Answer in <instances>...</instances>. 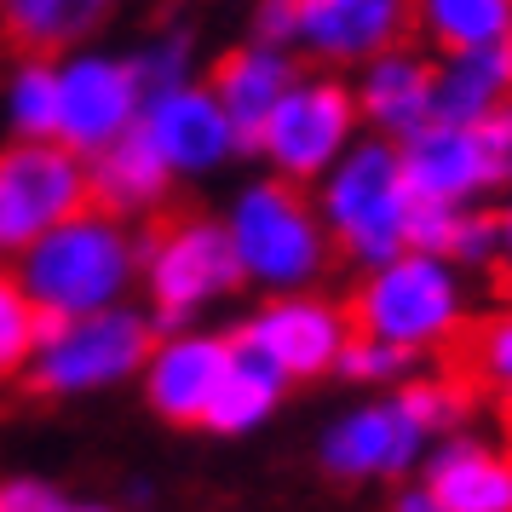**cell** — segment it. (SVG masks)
Returning a JSON list of instances; mask_svg holds the SVG:
<instances>
[{
	"label": "cell",
	"instance_id": "obj_1",
	"mask_svg": "<svg viewBox=\"0 0 512 512\" xmlns=\"http://www.w3.org/2000/svg\"><path fill=\"white\" fill-rule=\"evenodd\" d=\"M466 323L472 317H466L461 265L426 248H403L386 265H374L369 282L351 294L357 334H380L409 351H449Z\"/></svg>",
	"mask_w": 512,
	"mask_h": 512
},
{
	"label": "cell",
	"instance_id": "obj_2",
	"mask_svg": "<svg viewBox=\"0 0 512 512\" xmlns=\"http://www.w3.org/2000/svg\"><path fill=\"white\" fill-rule=\"evenodd\" d=\"M409 213L415 190L403 179V144L386 133L351 139L346 156L323 173V225L369 271L409 248Z\"/></svg>",
	"mask_w": 512,
	"mask_h": 512
},
{
	"label": "cell",
	"instance_id": "obj_3",
	"mask_svg": "<svg viewBox=\"0 0 512 512\" xmlns=\"http://www.w3.org/2000/svg\"><path fill=\"white\" fill-rule=\"evenodd\" d=\"M127 277H133V242L104 213L75 208L70 219H58L47 236H35L24 248V288L41 311H58V317L116 305Z\"/></svg>",
	"mask_w": 512,
	"mask_h": 512
},
{
	"label": "cell",
	"instance_id": "obj_4",
	"mask_svg": "<svg viewBox=\"0 0 512 512\" xmlns=\"http://www.w3.org/2000/svg\"><path fill=\"white\" fill-rule=\"evenodd\" d=\"M231 248L242 277L259 282V288H277V294H294L305 282L323 277L328 265V225L311 213L294 179H259L236 196L231 208Z\"/></svg>",
	"mask_w": 512,
	"mask_h": 512
},
{
	"label": "cell",
	"instance_id": "obj_5",
	"mask_svg": "<svg viewBox=\"0 0 512 512\" xmlns=\"http://www.w3.org/2000/svg\"><path fill=\"white\" fill-rule=\"evenodd\" d=\"M150 363V323L139 311L98 305L81 317L41 311V346H35V380L47 392H98Z\"/></svg>",
	"mask_w": 512,
	"mask_h": 512
},
{
	"label": "cell",
	"instance_id": "obj_6",
	"mask_svg": "<svg viewBox=\"0 0 512 512\" xmlns=\"http://www.w3.org/2000/svg\"><path fill=\"white\" fill-rule=\"evenodd\" d=\"M357 93L334 75H311V81H294L282 104L271 110L265 133H259V150L265 162L277 167L282 179H323L328 167L346 156V144L357 139Z\"/></svg>",
	"mask_w": 512,
	"mask_h": 512
},
{
	"label": "cell",
	"instance_id": "obj_7",
	"mask_svg": "<svg viewBox=\"0 0 512 512\" xmlns=\"http://www.w3.org/2000/svg\"><path fill=\"white\" fill-rule=\"evenodd\" d=\"M87 167L81 150L64 139H24L0 156V248L24 254L35 236H47L58 219H70L87 202Z\"/></svg>",
	"mask_w": 512,
	"mask_h": 512
},
{
	"label": "cell",
	"instance_id": "obj_8",
	"mask_svg": "<svg viewBox=\"0 0 512 512\" xmlns=\"http://www.w3.org/2000/svg\"><path fill=\"white\" fill-rule=\"evenodd\" d=\"M144 259H150V294H156V323L179 328L190 311L213 305L219 294H231L242 282V265H236L231 231L225 225H208V219H179L167 225L162 236L144 242Z\"/></svg>",
	"mask_w": 512,
	"mask_h": 512
},
{
	"label": "cell",
	"instance_id": "obj_9",
	"mask_svg": "<svg viewBox=\"0 0 512 512\" xmlns=\"http://www.w3.org/2000/svg\"><path fill=\"white\" fill-rule=\"evenodd\" d=\"M139 116H144V87L133 64L98 58V52H81L70 64H58V139L70 150L98 156Z\"/></svg>",
	"mask_w": 512,
	"mask_h": 512
},
{
	"label": "cell",
	"instance_id": "obj_10",
	"mask_svg": "<svg viewBox=\"0 0 512 512\" xmlns=\"http://www.w3.org/2000/svg\"><path fill=\"white\" fill-rule=\"evenodd\" d=\"M426 426H420L403 397L369 403V409H351L346 420H334L323 438V472L340 484H369V478H403L415 472L420 449H426Z\"/></svg>",
	"mask_w": 512,
	"mask_h": 512
},
{
	"label": "cell",
	"instance_id": "obj_11",
	"mask_svg": "<svg viewBox=\"0 0 512 512\" xmlns=\"http://www.w3.org/2000/svg\"><path fill=\"white\" fill-rule=\"evenodd\" d=\"M139 121H144V133L156 139V150L167 156L173 173H213L219 162H231V150H242L213 87L179 81L167 93H150Z\"/></svg>",
	"mask_w": 512,
	"mask_h": 512
},
{
	"label": "cell",
	"instance_id": "obj_12",
	"mask_svg": "<svg viewBox=\"0 0 512 512\" xmlns=\"http://www.w3.org/2000/svg\"><path fill=\"white\" fill-rule=\"evenodd\" d=\"M346 334H351V317H340L328 300H311L300 288L282 294V300H271L254 323L242 328V340L265 351L288 380H311V374L334 369Z\"/></svg>",
	"mask_w": 512,
	"mask_h": 512
},
{
	"label": "cell",
	"instance_id": "obj_13",
	"mask_svg": "<svg viewBox=\"0 0 512 512\" xmlns=\"http://www.w3.org/2000/svg\"><path fill=\"white\" fill-rule=\"evenodd\" d=\"M403 179L415 190V202H443V208H466L472 196H484L495 185L478 127L438 116L403 139Z\"/></svg>",
	"mask_w": 512,
	"mask_h": 512
},
{
	"label": "cell",
	"instance_id": "obj_14",
	"mask_svg": "<svg viewBox=\"0 0 512 512\" xmlns=\"http://www.w3.org/2000/svg\"><path fill=\"white\" fill-rule=\"evenodd\" d=\"M415 24V0H300V41L328 64H369L374 52L403 41Z\"/></svg>",
	"mask_w": 512,
	"mask_h": 512
},
{
	"label": "cell",
	"instance_id": "obj_15",
	"mask_svg": "<svg viewBox=\"0 0 512 512\" xmlns=\"http://www.w3.org/2000/svg\"><path fill=\"white\" fill-rule=\"evenodd\" d=\"M231 351V340H213V334H173L167 346H156L150 351V409L173 426H196L231 369Z\"/></svg>",
	"mask_w": 512,
	"mask_h": 512
},
{
	"label": "cell",
	"instance_id": "obj_16",
	"mask_svg": "<svg viewBox=\"0 0 512 512\" xmlns=\"http://www.w3.org/2000/svg\"><path fill=\"white\" fill-rule=\"evenodd\" d=\"M357 110L374 133L403 144L409 133H420L432 121V64L403 47L374 52L363 81H357Z\"/></svg>",
	"mask_w": 512,
	"mask_h": 512
},
{
	"label": "cell",
	"instance_id": "obj_17",
	"mask_svg": "<svg viewBox=\"0 0 512 512\" xmlns=\"http://www.w3.org/2000/svg\"><path fill=\"white\" fill-rule=\"evenodd\" d=\"M294 81H300V75H294V64H288V52L271 47V41L231 52V58L213 70V93H219V104H225V116H231L242 150H259L265 121H271V110L282 104V93H288Z\"/></svg>",
	"mask_w": 512,
	"mask_h": 512
},
{
	"label": "cell",
	"instance_id": "obj_18",
	"mask_svg": "<svg viewBox=\"0 0 512 512\" xmlns=\"http://www.w3.org/2000/svg\"><path fill=\"white\" fill-rule=\"evenodd\" d=\"M501 98H512V35L466 52H443V64L432 70V116L438 121L478 127Z\"/></svg>",
	"mask_w": 512,
	"mask_h": 512
},
{
	"label": "cell",
	"instance_id": "obj_19",
	"mask_svg": "<svg viewBox=\"0 0 512 512\" xmlns=\"http://www.w3.org/2000/svg\"><path fill=\"white\" fill-rule=\"evenodd\" d=\"M426 489L438 512H512V455L455 438L426 461Z\"/></svg>",
	"mask_w": 512,
	"mask_h": 512
},
{
	"label": "cell",
	"instance_id": "obj_20",
	"mask_svg": "<svg viewBox=\"0 0 512 512\" xmlns=\"http://www.w3.org/2000/svg\"><path fill=\"white\" fill-rule=\"evenodd\" d=\"M93 196L104 202V208L116 213H144L156 208L167 196V179H173V167H167V156L156 150V139L144 133V121H133L121 139H110L104 150H98L93 162Z\"/></svg>",
	"mask_w": 512,
	"mask_h": 512
},
{
	"label": "cell",
	"instance_id": "obj_21",
	"mask_svg": "<svg viewBox=\"0 0 512 512\" xmlns=\"http://www.w3.org/2000/svg\"><path fill=\"white\" fill-rule=\"evenodd\" d=\"M282 386H288V374H282L259 346L236 340L231 369H225V380H219V392H213L202 426H208V432H219V438H242V432H254V426H265V420H271Z\"/></svg>",
	"mask_w": 512,
	"mask_h": 512
},
{
	"label": "cell",
	"instance_id": "obj_22",
	"mask_svg": "<svg viewBox=\"0 0 512 512\" xmlns=\"http://www.w3.org/2000/svg\"><path fill=\"white\" fill-rule=\"evenodd\" d=\"M415 24L438 52H466L512 35V0H415Z\"/></svg>",
	"mask_w": 512,
	"mask_h": 512
},
{
	"label": "cell",
	"instance_id": "obj_23",
	"mask_svg": "<svg viewBox=\"0 0 512 512\" xmlns=\"http://www.w3.org/2000/svg\"><path fill=\"white\" fill-rule=\"evenodd\" d=\"M455 369L472 374L478 386H495V392H512V305L501 311H489L478 323L461 328V340H455Z\"/></svg>",
	"mask_w": 512,
	"mask_h": 512
},
{
	"label": "cell",
	"instance_id": "obj_24",
	"mask_svg": "<svg viewBox=\"0 0 512 512\" xmlns=\"http://www.w3.org/2000/svg\"><path fill=\"white\" fill-rule=\"evenodd\" d=\"M478 380L461 369H443V374H426V380H409L403 386V409L426 426V432H449V426H461L466 415H472V403H478Z\"/></svg>",
	"mask_w": 512,
	"mask_h": 512
},
{
	"label": "cell",
	"instance_id": "obj_25",
	"mask_svg": "<svg viewBox=\"0 0 512 512\" xmlns=\"http://www.w3.org/2000/svg\"><path fill=\"white\" fill-rule=\"evenodd\" d=\"M98 6L104 0H6V24L29 47H52V41H70L75 29L93 24Z\"/></svg>",
	"mask_w": 512,
	"mask_h": 512
},
{
	"label": "cell",
	"instance_id": "obj_26",
	"mask_svg": "<svg viewBox=\"0 0 512 512\" xmlns=\"http://www.w3.org/2000/svg\"><path fill=\"white\" fill-rule=\"evenodd\" d=\"M6 110L24 139H58V64H24L12 75Z\"/></svg>",
	"mask_w": 512,
	"mask_h": 512
},
{
	"label": "cell",
	"instance_id": "obj_27",
	"mask_svg": "<svg viewBox=\"0 0 512 512\" xmlns=\"http://www.w3.org/2000/svg\"><path fill=\"white\" fill-rule=\"evenodd\" d=\"M41 346V305L24 288V277H0V374L24 369Z\"/></svg>",
	"mask_w": 512,
	"mask_h": 512
},
{
	"label": "cell",
	"instance_id": "obj_28",
	"mask_svg": "<svg viewBox=\"0 0 512 512\" xmlns=\"http://www.w3.org/2000/svg\"><path fill=\"white\" fill-rule=\"evenodd\" d=\"M415 357H420V351L392 346V340H380V334H357V328H351L334 369L346 374V380H403Z\"/></svg>",
	"mask_w": 512,
	"mask_h": 512
},
{
	"label": "cell",
	"instance_id": "obj_29",
	"mask_svg": "<svg viewBox=\"0 0 512 512\" xmlns=\"http://www.w3.org/2000/svg\"><path fill=\"white\" fill-rule=\"evenodd\" d=\"M443 254L455 259L461 271H484L501 259V213H478V208H455L449 219V248Z\"/></svg>",
	"mask_w": 512,
	"mask_h": 512
},
{
	"label": "cell",
	"instance_id": "obj_30",
	"mask_svg": "<svg viewBox=\"0 0 512 512\" xmlns=\"http://www.w3.org/2000/svg\"><path fill=\"white\" fill-rule=\"evenodd\" d=\"M133 75H139L144 98H150V93H167V87H179V81H190L185 41L173 35V41H156L150 52H139V58H133Z\"/></svg>",
	"mask_w": 512,
	"mask_h": 512
},
{
	"label": "cell",
	"instance_id": "obj_31",
	"mask_svg": "<svg viewBox=\"0 0 512 512\" xmlns=\"http://www.w3.org/2000/svg\"><path fill=\"white\" fill-rule=\"evenodd\" d=\"M478 139H484V150H489L495 185H512V98H501V104L478 121Z\"/></svg>",
	"mask_w": 512,
	"mask_h": 512
},
{
	"label": "cell",
	"instance_id": "obj_32",
	"mask_svg": "<svg viewBox=\"0 0 512 512\" xmlns=\"http://www.w3.org/2000/svg\"><path fill=\"white\" fill-rule=\"evenodd\" d=\"M70 501L52 484H35V478H18V484L0 489V512H64Z\"/></svg>",
	"mask_w": 512,
	"mask_h": 512
},
{
	"label": "cell",
	"instance_id": "obj_33",
	"mask_svg": "<svg viewBox=\"0 0 512 512\" xmlns=\"http://www.w3.org/2000/svg\"><path fill=\"white\" fill-rule=\"evenodd\" d=\"M259 41H271V47H282V41H294L300 35V0H259Z\"/></svg>",
	"mask_w": 512,
	"mask_h": 512
},
{
	"label": "cell",
	"instance_id": "obj_34",
	"mask_svg": "<svg viewBox=\"0 0 512 512\" xmlns=\"http://www.w3.org/2000/svg\"><path fill=\"white\" fill-rule=\"evenodd\" d=\"M495 265H501V288H512V202L501 208V259Z\"/></svg>",
	"mask_w": 512,
	"mask_h": 512
},
{
	"label": "cell",
	"instance_id": "obj_35",
	"mask_svg": "<svg viewBox=\"0 0 512 512\" xmlns=\"http://www.w3.org/2000/svg\"><path fill=\"white\" fill-rule=\"evenodd\" d=\"M392 507H403V512H438V501H432V489L420 484V489H403Z\"/></svg>",
	"mask_w": 512,
	"mask_h": 512
}]
</instances>
